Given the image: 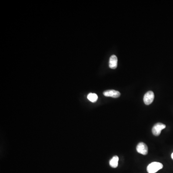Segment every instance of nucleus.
<instances>
[{
	"instance_id": "obj_1",
	"label": "nucleus",
	"mask_w": 173,
	"mask_h": 173,
	"mask_svg": "<svg viewBox=\"0 0 173 173\" xmlns=\"http://www.w3.org/2000/svg\"><path fill=\"white\" fill-rule=\"evenodd\" d=\"M163 164L158 162H153L150 164L147 167V172L149 173H155L162 169Z\"/></svg>"
},
{
	"instance_id": "obj_2",
	"label": "nucleus",
	"mask_w": 173,
	"mask_h": 173,
	"mask_svg": "<svg viewBox=\"0 0 173 173\" xmlns=\"http://www.w3.org/2000/svg\"><path fill=\"white\" fill-rule=\"evenodd\" d=\"M166 128V125L161 123H158L153 126L152 129V132L154 136H158L160 135L161 131Z\"/></svg>"
},
{
	"instance_id": "obj_3",
	"label": "nucleus",
	"mask_w": 173,
	"mask_h": 173,
	"mask_svg": "<svg viewBox=\"0 0 173 173\" xmlns=\"http://www.w3.org/2000/svg\"><path fill=\"white\" fill-rule=\"evenodd\" d=\"M154 98V93L152 91H148L144 96V103L146 105H149L153 103Z\"/></svg>"
},
{
	"instance_id": "obj_4",
	"label": "nucleus",
	"mask_w": 173,
	"mask_h": 173,
	"mask_svg": "<svg viewBox=\"0 0 173 173\" xmlns=\"http://www.w3.org/2000/svg\"><path fill=\"white\" fill-rule=\"evenodd\" d=\"M137 151L138 153L143 155H146L148 153V149L146 144L143 142H140L137 146Z\"/></svg>"
},
{
	"instance_id": "obj_5",
	"label": "nucleus",
	"mask_w": 173,
	"mask_h": 173,
	"mask_svg": "<svg viewBox=\"0 0 173 173\" xmlns=\"http://www.w3.org/2000/svg\"><path fill=\"white\" fill-rule=\"evenodd\" d=\"M103 95L106 97H111L116 98L120 96V93L115 90H108L103 92Z\"/></svg>"
},
{
	"instance_id": "obj_6",
	"label": "nucleus",
	"mask_w": 173,
	"mask_h": 173,
	"mask_svg": "<svg viewBox=\"0 0 173 173\" xmlns=\"http://www.w3.org/2000/svg\"><path fill=\"white\" fill-rule=\"evenodd\" d=\"M118 58L115 55H113L110 57L109 63V68L111 69H116L118 66Z\"/></svg>"
},
{
	"instance_id": "obj_7",
	"label": "nucleus",
	"mask_w": 173,
	"mask_h": 173,
	"mask_svg": "<svg viewBox=\"0 0 173 173\" xmlns=\"http://www.w3.org/2000/svg\"><path fill=\"white\" fill-rule=\"evenodd\" d=\"M118 161L119 157H118V156H114L110 161L109 164L110 166L113 168H116L118 164Z\"/></svg>"
},
{
	"instance_id": "obj_8",
	"label": "nucleus",
	"mask_w": 173,
	"mask_h": 173,
	"mask_svg": "<svg viewBox=\"0 0 173 173\" xmlns=\"http://www.w3.org/2000/svg\"><path fill=\"white\" fill-rule=\"evenodd\" d=\"M87 98L90 101L93 102V103L96 102L98 100V96L97 94L95 93H89L87 96Z\"/></svg>"
},
{
	"instance_id": "obj_9",
	"label": "nucleus",
	"mask_w": 173,
	"mask_h": 173,
	"mask_svg": "<svg viewBox=\"0 0 173 173\" xmlns=\"http://www.w3.org/2000/svg\"><path fill=\"white\" fill-rule=\"evenodd\" d=\"M171 157H172V159H173V153H172V154Z\"/></svg>"
}]
</instances>
